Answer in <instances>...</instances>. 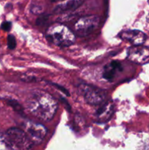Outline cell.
Here are the masks:
<instances>
[{
    "label": "cell",
    "instance_id": "16",
    "mask_svg": "<svg viewBox=\"0 0 149 150\" xmlns=\"http://www.w3.org/2000/svg\"><path fill=\"white\" fill-rule=\"evenodd\" d=\"M53 84L54 85V86H56V87L58 88V89H60L61 91H62V92H64L66 95H67V96H68V95H70V93H69V92L67 91V89H64L63 86H61L60 85H58V84H55V83H53Z\"/></svg>",
    "mask_w": 149,
    "mask_h": 150
},
{
    "label": "cell",
    "instance_id": "2",
    "mask_svg": "<svg viewBox=\"0 0 149 150\" xmlns=\"http://www.w3.org/2000/svg\"><path fill=\"white\" fill-rule=\"evenodd\" d=\"M46 38L51 43L60 47H68L75 42L74 33L67 26L55 23L47 30Z\"/></svg>",
    "mask_w": 149,
    "mask_h": 150
},
{
    "label": "cell",
    "instance_id": "10",
    "mask_svg": "<svg viewBox=\"0 0 149 150\" xmlns=\"http://www.w3.org/2000/svg\"><path fill=\"white\" fill-rule=\"evenodd\" d=\"M121 70H122V66L121 63L118 61H112L110 64L105 66L102 76L105 80L112 81L115 78L117 72Z\"/></svg>",
    "mask_w": 149,
    "mask_h": 150
},
{
    "label": "cell",
    "instance_id": "4",
    "mask_svg": "<svg viewBox=\"0 0 149 150\" xmlns=\"http://www.w3.org/2000/svg\"><path fill=\"white\" fill-rule=\"evenodd\" d=\"M99 23V18L97 16H83L79 18L74 24V31L79 36H87L97 29Z\"/></svg>",
    "mask_w": 149,
    "mask_h": 150
},
{
    "label": "cell",
    "instance_id": "17",
    "mask_svg": "<svg viewBox=\"0 0 149 150\" xmlns=\"http://www.w3.org/2000/svg\"><path fill=\"white\" fill-rule=\"evenodd\" d=\"M148 4H149V0H148Z\"/></svg>",
    "mask_w": 149,
    "mask_h": 150
},
{
    "label": "cell",
    "instance_id": "11",
    "mask_svg": "<svg viewBox=\"0 0 149 150\" xmlns=\"http://www.w3.org/2000/svg\"><path fill=\"white\" fill-rule=\"evenodd\" d=\"M114 112V105L112 103L104 104L96 113V117L99 121L107 122L112 117Z\"/></svg>",
    "mask_w": 149,
    "mask_h": 150
},
{
    "label": "cell",
    "instance_id": "14",
    "mask_svg": "<svg viewBox=\"0 0 149 150\" xmlns=\"http://www.w3.org/2000/svg\"><path fill=\"white\" fill-rule=\"evenodd\" d=\"M11 26H12V23L11 22L9 21H5L1 24V28L3 29L4 31H6V32H9V31L11 29Z\"/></svg>",
    "mask_w": 149,
    "mask_h": 150
},
{
    "label": "cell",
    "instance_id": "12",
    "mask_svg": "<svg viewBox=\"0 0 149 150\" xmlns=\"http://www.w3.org/2000/svg\"><path fill=\"white\" fill-rule=\"evenodd\" d=\"M7 46L10 50L15 49V48L16 47L15 38L13 35H10L7 37Z\"/></svg>",
    "mask_w": 149,
    "mask_h": 150
},
{
    "label": "cell",
    "instance_id": "7",
    "mask_svg": "<svg viewBox=\"0 0 149 150\" xmlns=\"http://www.w3.org/2000/svg\"><path fill=\"white\" fill-rule=\"evenodd\" d=\"M127 58L136 64H147L149 62V47L143 45L130 47L127 51Z\"/></svg>",
    "mask_w": 149,
    "mask_h": 150
},
{
    "label": "cell",
    "instance_id": "15",
    "mask_svg": "<svg viewBox=\"0 0 149 150\" xmlns=\"http://www.w3.org/2000/svg\"><path fill=\"white\" fill-rule=\"evenodd\" d=\"M42 11V7L40 6H36V5H34L33 7H32V13H40Z\"/></svg>",
    "mask_w": 149,
    "mask_h": 150
},
{
    "label": "cell",
    "instance_id": "5",
    "mask_svg": "<svg viewBox=\"0 0 149 150\" xmlns=\"http://www.w3.org/2000/svg\"><path fill=\"white\" fill-rule=\"evenodd\" d=\"M80 89L83 95L86 102L90 105H99L106 99L107 94L105 91L99 88L83 84L80 85Z\"/></svg>",
    "mask_w": 149,
    "mask_h": 150
},
{
    "label": "cell",
    "instance_id": "6",
    "mask_svg": "<svg viewBox=\"0 0 149 150\" xmlns=\"http://www.w3.org/2000/svg\"><path fill=\"white\" fill-rule=\"evenodd\" d=\"M23 129L33 144H40L47 133V129L43 125L32 121L26 122L23 125Z\"/></svg>",
    "mask_w": 149,
    "mask_h": 150
},
{
    "label": "cell",
    "instance_id": "8",
    "mask_svg": "<svg viewBox=\"0 0 149 150\" xmlns=\"http://www.w3.org/2000/svg\"><path fill=\"white\" fill-rule=\"evenodd\" d=\"M122 40H127L133 45H143L147 39V35L140 30H127L121 32L119 35Z\"/></svg>",
    "mask_w": 149,
    "mask_h": 150
},
{
    "label": "cell",
    "instance_id": "3",
    "mask_svg": "<svg viewBox=\"0 0 149 150\" xmlns=\"http://www.w3.org/2000/svg\"><path fill=\"white\" fill-rule=\"evenodd\" d=\"M3 141L5 147L11 149H29L34 145L24 130L16 127L9 129L3 137Z\"/></svg>",
    "mask_w": 149,
    "mask_h": 150
},
{
    "label": "cell",
    "instance_id": "9",
    "mask_svg": "<svg viewBox=\"0 0 149 150\" xmlns=\"http://www.w3.org/2000/svg\"><path fill=\"white\" fill-rule=\"evenodd\" d=\"M83 2L84 0H64L54 7L53 12L56 13H61L75 10L82 5Z\"/></svg>",
    "mask_w": 149,
    "mask_h": 150
},
{
    "label": "cell",
    "instance_id": "13",
    "mask_svg": "<svg viewBox=\"0 0 149 150\" xmlns=\"http://www.w3.org/2000/svg\"><path fill=\"white\" fill-rule=\"evenodd\" d=\"M8 104L10 105H11L13 108H14L15 111H23V108H21V106L20 105V104L15 100H9Z\"/></svg>",
    "mask_w": 149,
    "mask_h": 150
},
{
    "label": "cell",
    "instance_id": "1",
    "mask_svg": "<svg viewBox=\"0 0 149 150\" xmlns=\"http://www.w3.org/2000/svg\"><path fill=\"white\" fill-rule=\"evenodd\" d=\"M26 106L32 115L43 121L52 120L58 108L56 100L50 94L41 90L31 93L26 100Z\"/></svg>",
    "mask_w": 149,
    "mask_h": 150
}]
</instances>
